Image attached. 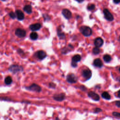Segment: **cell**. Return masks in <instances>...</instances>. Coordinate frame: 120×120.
I'll use <instances>...</instances> for the list:
<instances>
[{
  "mask_svg": "<svg viewBox=\"0 0 120 120\" xmlns=\"http://www.w3.org/2000/svg\"><path fill=\"white\" fill-rule=\"evenodd\" d=\"M100 50L99 48V47L95 46L92 49V52L94 54H95V55L98 54L100 53Z\"/></svg>",
  "mask_w": 120,
  "mask_h": 120,
  "instance_id": "24",
  "label": "cell"
},
{
  "mask_svg": "<svg viewBox=\"0 0 120 120\" xmlns=\"http://www.w3.org/2000/svg\"><path fill=\"white\" fill-rule=\"evenodd\" d=\"M104 44V40L103 39L100 37H98L94 40V44L95 46L98 47H101Z\"/></svg>",
  "mask_w": 120,
  "mask_h": 120,
  "instance_id": "11",
  "label": "cell"
},
{
  "mask_svg": "<svg viewBox=\"0 0 120 120\" xmlns=\"http://www.w3.org/2000/svg\"><path fill=\"white\" fill-rule=\"evenodd\" d=\"M4 82L7 85H10L12 82V78L10 76H7L4 80Z\"/></svg>",
  "mask_w": 120,
  "mask_h": 120,
  "instance_id": "21",
  "label": "cell"
},
{
  "mask_svg": "<svg viewBox=\"0 0 120 120\" xmlns=\"http://www.w3.org/2000/svg\"><path fill=\"white\" fill-rule=\"evenodd\" d=\"M49 87L52 89H55L56 88V84L53 82H50L49 83Z\"/></svg>",
  "mask_w": 120,
  "mask_h": 120,
  "instance_id": "28",
  "label": "cell"
},
{
  "mask_svg": "<svg viewBox=\"0 0 120 120\" xmlns=\"http://www.w3.org/2000/svg\"><path fill=\"white\" fill-rule=\"evenodd\" d=\"M112 114L113 115V116H114L115 117L120 118V112H112Z\"/></svg>",
  "mask_w": 120,
  "mask_h": 120,
  "instance_id": "29",
  "label": "cell"
},
{
  "mask_svg": "<svg viewBox=\"0 0 120 120\" xmlns=\"http://www.w3.org/2000/svg\"><path fill=\"white\" fill-rule=\"evenodd\" d=\"M119 71H120V67L119 68Z\"/></svg>",
  "mask_w": 120,
  "mask_h": 120,
  "instance_id": "37",
  "label": "cell"
},
{
  "mask_svg": "<svg viewBox=\"0 0 120 120\" xmlns=\"http://www.w3.org/2000/svg\"><path fill=\"white\" fill-rule=\"evenodd\" d=\"M82 75L86 80H88L91 78L92 76V73L91 70L89 69H84L82 72Z\"/></svg>",
  "mask_w": 120,
  "mask_h": 120,
  "instance_id": "6",
  "label": "cell"
},
{
  "mask_svg": "<svg viewBox=\"0 0 120 120\" xmlns=\"http://www.w3.org/2000/svg\"><path fill=\"white\" fill-rule=\"evenodd\" d=\"M81 56L79 54L75 55L72 58V62L77 63L78 62H79L81 60Z\"/></svg>",
  "mask_w": 120,
  "mask_h": 120,
  "instance_id": "18",
  "label": "cell"
},
{
  "mask_svg": "<svg viewBox=\"0 0 120 120\" xmlns=\"http://www.w3.org/2000/svg\"><path fill=\"white\" fill-rule=\"evenodd\" d=\"M88 96H89V97H90V98H91V99L96 101H98L100 99L99 96L97 93L94 91H89L88 93Z\"/></svg>",
  "mask_w": 120,
  "mask_h": 120,
  "instance_id": "8",
  "label": "cell"
},
{
  "mask_svg": "<svg viewBox=\"0 0 120 120\" xmlns=\"http://www.w3.org/2000/svg\"><path fill=\"white\" fill-rule=\"evenodd\" d=\"M117 96H118V97L119 98H120V90L118 91Z\"/></svg>",
  "mask_w": 120,
  "mask_h": 120,
  "instance_id": "34",
  "label": "cell"
},
{
  "mask_svg": "<svg viewBox=\"0 0 120 120\" xmlns=\"http://www.w3.org/2000/svg\"><path fill=\"white\" fill-rule=\"evenodd\" d=\"M35 55L38 59L42 60L46 57V53L43 50H38L35 53Z\"/></svg>",
  "mask_w": 120,
  "mask_h": 120,
  "instance_id": "10",
  "label": "cell"
},
{
  "mask_svg": "<svg viewBox=\"0 0 120 120\" xmlns=\"http://www.w3.org/2000/svg\"><path fill=\"white\" fill-rule=\"evenodd\" d=\"M52 98L55 100L57 101H62L65 98V94L63 93L55 94L53 96Z\"/></svg>",
  "mask_w": 120,
  "mask_h": 120,
  "instance_id": "9",
  "label": "cell"
},
{
  "mask_svg": "<svg viewBox=\"0 0 120 120\" xmlns=\"http://www.w3.org/2000/svg\"><path fill=\"white\" fill-rule=\"evenodd\" d=\"M43 18H44L45 21L46 20H49L50 19V17H49V15H48L47 14H44L43 15Z\"/></svg>",
  "mask_w": 120,
  "mask_h": 120,
  "instance_id": "27",
  "label": "cell"
},
{
  "mask_svg": "<svg viewBox=\"0 0 120 120\" xmlns=\"http://www.w3.org/2000/svg\"><path fill=\"white\" fill-rule=\"evenodd\" d=\"M9 15L10 17V18H11L12 19H15V17H16V15L15 13L13 11H11V12H9Z\"/></svg>",
  "mask_w": 120,
  "mask_h": 120,
  "instance_id": "26",
  "label": "cell"
},
{
  "mask_svg": "<svg viewBox=\"0 0 120 120\" xmlns=\"http://www.w3.org/2000/svg\"><path fill=\"white\" fill-rule=\"evenodd\" d=\"M8 71L13 74H16L18 72H22L23 71V68L22 66L16 64L11 65L8 69Z\"/></svg>",
  "mask_w": 120,
  "mask_h": 120,
  "instance_id": "2",
  "label": "cell"
},
{
  "mask_svg": "<svg viewBox=\"0 0 120 120\" xmlns=\"http://www.w3.org/2000/svg\"><path fill=\"white\" fill-rule=\"evenodd\" d=\"M93 65L94 66L98 67V68H101L103 66V62L102 60L99 58L96 59L93 61Z\"/></svg>",
  "mask_w": 120,
  "mask_h": 120,
  "instance_id": "16",
  "label": "cell"
},
{
  "mask_svg": "<svg viewBox=\"0 0 120 120\" xmlns=\"http://www.w3.org/2000/svg\"><path fill=\"white\" fill-rule=\"evenodd\" d=\"M30 37L31 39L33 40H35L38 38V35L35 32H32L30 35Z\"/></svg>",
  "mask_w": 120,
  "mask_h": 120,
  "instance_id": "23",
  "label": "cell"
},
{
  "mask_svg": "<svg viewBox=\"0 0 120 120\" xmlns=\"http://www.w3.org/2000/svg\"><path fill=\"white\" fill-rule=\"evenodd\" d=\"M115 105L117 107L120 108V101H116L115 102Z\"/></svg>",
  "mask_w": 120,
  "mask_h": 120,
  "instance_id": "31",
  "label": "cell"
},
{
  "mask_svg": "<svg viewBox=\"0 0 120 120\" xmlns=\"http://www.w3.org/2000/svg\"><path fill=\"white\" fill-rule=\"evenodd\" d=\"M77 2H79V3H82V2L83 1H84V0H76Z\"/></svg>",
  "mask_w": 120,
  "mask_h": 120,
  "instance_id": "35",
  "label": "cell"
},
{
  "mask_svg": "<svg viewBox=\"0 0 120 120\" xmlns=\"http://www.w3.org/2000/svg\"><path fill=\"white\" fill-rule=\"evenodd\" d=\"M25 89L28 90L35 91V92H39L41 91V87L39 85H38L36 83H32L30 86L26 87Z\"/></svg>",
  "mask_w": 120,
  "mask_h": 120,
  "instance_id": "3",
  "label": "cell"
},
{
  "mask_svg": "<svg viewBox=\"0 0 120 120\" xmlns=\"http://www.w3.org/2000/svg\"><path fill=\"white\" fill-rule=\"evenodd\" d=\"M101 96L103 98L106 99V100H109L111 98L110 95L107 91L103 92L101 94Z\"/></svg>",
  "mask_w": 120,
  "mask_h": 120,
  "instance_id": "20",
  "label": "cell"
},
{
  "mask_svg": "<svg viewBox=\"0 0 120 120\" xmlns=\"http://www.w3.org/2000/svg\"><path fill=\"white\" fill-rule=\"evenodd\" d=\"M73 48V46L70 44H69L68 47H64L61 50V53L63 54H66L67 52H68V51H70V50L71 49Z\"/></svg>",
  "mask_w": 120,
  "mask_h": 120,
  "instance_id": "19",
  "label": "cell"
},
{
  "mask_svg": "<svg viewBox=\"0 0 120 120\" xmlns=\"http://www.w3.org/2000/svg\"><path fill=\"white\" fill-rule=\"evenodd\" d=\"M87 9L88 10H90V11H91V10H93L95 9V4H89L88 6H87Z\"/></svg>",
  "mask_w": 120,
  "mask_h": 120,
  "instance_id": "25",
  "label": "cell"
},
{
  "mask_svg": "<svg viewBox=\"0 0 120 120\" xmlns=\"http://www.w3.org/2000/svg\"><path fill=\"white\" fill-rule=\"evenodd\" d=\"M15 13L16 14L17 19L19 21H22L24 19V15L23 13L21 10H19V9L16 10Z\"/></svg>",
  "mask_w": 120,
  "mask_h": 120,
  "instance_id": "14",
  "label": "cell"
},
{
  "mask_svg": "<svg viewBox=\"0 0 120 120\" xmlns=\"http://www.w3.org/2000/svg\"><path fill=\"white\" fill-rule=\"evenodd\" d=\"M62 14L64 17L67 19H69L72 17V13L68 9H63L62 11Z\"/></svg>",
  "mask_w": 120,
  "mask_h": 120,
  "instance_id": "12",
  "label": "cell"
},
{
  "mask_svg": "<svg viewBox=\"0 0 120 120\" xmlns=\"http://www.w3.org/2000/svg\"><path fill=\"white\" fill-rule=\"evenodd\" d=\"M57 35L60 39H63L65 38V35L64 33L62 32L60 26L57 28Z\"/></svg>",
  "mask_w": 120,
  "mask_h": 120,
  "instance_id": "15",
  "label": "cell"
},
{
  "mask_svg": "<svg viewBox=\"0 0 120 120\" xmlns=\"http://www.w3.org/2000/svg\"><path fill=\"white\" fill-rule=\"evenodd\" d=\"M41 27V25L39 23H35L34 24H32L29 26L30 29L33 31H36L39 30Z\"/></svg>",
  "mask_w": 120,
  "mask_h": 120,
  "instance_id": "13",
  "label": "cell"
},
{
  "mask_svg": "<svg viewBox=\"0 0 120 120\" xmlns=\"http://www.w3.org/2000/svg\"><path fill=\"white\" fill-rule=\"evenodd\" d=\"M15 35L19 38L24 37L26 35L25 30L21 28H17L15 32Z\"/></svg>",
  "mask_w": 120,
  "mask_h": 120,
  "instance_id": "7",
  "label": "cell"
},
{
  "mask_svg": "<svg viewBox=\"0 0 120 120\" xmlns=\"http://www.w3.org/2000/svg\"><path fill=\"white\" fill-rule=\"evenodd\" d=\"M118 40L119 41V42H120V35L119 36V38H118Z\"/></svg>",
  "mask_w": 120,
  "mask_h": 120,
  "instance_id": "36",
  "label": "cell"
},
{
  "mask_svg": "<svg viewBox=\"0 0 120 120\" xmlns=\"http://www.w3.org/2000/svg\"><path fill=\"white\" fill-rule=\"evenodd\" d=\"M2 0V1H6V0Z\"/></svg>",
  "mask_w": 120,
  "mask_h": 120,
  "instance_id": "38",
  "label": "cell"
},
{
  "mask_svg": "<svg viewBox=\"0 0 120 120\" xmlns=\"http://www.w3.org/2000/svg\"><path fill=\"white\" fill-rule=\"evenodd\" d=\"M79 30L80 32L85 37H89L90 36L92 33V31L91 29L87 26H82L79 28Z\"/></svg>",
  "mask_w": 120,
  "mask_h": 120,
  "instance_id": "1",
  "label": "cell"
},
{
  "mask_svg": "<svg viewBox=\"0 0 120 120\" xmlns=\"http://www.w3.org/2000/svg\"><path fill=\"white\" fill-rule=\"evenodd\" d=\"M113 2L115 4H118L120 3V0H113Z\"/></svg>",
  "mask_w": 120,
  "mask_h": 120,
  "instance_id": "33",
  "label": "cell"
},
{
  "mask_svg": "<svg viewBox=\"0 0 120 120\" xmlns=\"http://www.w3.org/2000/svg\"><path fill=\"white\" fill-rule=\"evenodd\" d=\"M23 9L26 13H27L28 14H31L32 12V7L30 5H25L23 7Z\"/></svg>",
  "mask_w": 120,
  "mask_h": 120,
  "instance_id": "17",
  "label": "cell"
},
{
  "mask_svg": "<svg viewBox=\"0 0 120 120\" xmlns=\"http://www.w3.org/2000/svg\"><path fill=\"white\" fill-rule=\"evenodd\" d=\"M102 110L101 108H96L95 109H94V113H98V112H101Z\"/></svg>",
  "mask_w": 120,
  "mask_h": 120,
  "instance_id": "30",
  "label": "cell"
},
{
  "mask_svg": "<svg viewBox=\"0 0 120 120\" xmlns=\"http://www.w3.org/2000/svg\"><path fill=\"white\" fill-rule=\"evenodd\" d=\"M80 89L81 90H85L87 89V88H86L84 86H83V85L81 86V87H80Z\"/></svg>",
  "mask_w": 120,
  "mask_h": 120,
  "instance_id": "32",
  "label": "cell"
},
{
  "mask_svg": "<svg viewBox=\"0 0 120 120\" xmlns=\"http://www.w3.org/2000/svg\"><path fill=\"white\" fill-rule=\"evenodd\" d=\"M67 81L70 83H74L77 82L78 78L74 74L71 73L67 75Z\"/></svg>",
  "mask_w": 120,
  "mask_h": 120,
  "instance_id": "5",
  "label": "cell"
},
{
  "mask_svg": "<svg viewBox=\"0 0 120 120\" xmlns=\"http://www.w3.org/2000/svg\"><path fill=\"white\" fill-rule=\"evenodd\" d=\"M103 60L105 62H109L112 60V57L109 54H106L103 56Z\"/></svg>",
  "mask_w": 120,
  "mask_h": 120,
  "instance_id": "22",
  "label": "cell"
},
{
  "mask_svg": "<svg viewBox=\"0 0 120 120\" xmlns=\"http://www.w3.org/2000/svg\"><path fill=\"white\" fill-rule=\"evenodd\" d=\"M103 14L104 17L106 20L108 21H112L114 20L113 15L107 8H104L103 9Z\"/></svg>",
  "mask_w": 120,
  "mask_h": 120,
  "instance_id": "4",
  "label": "cell"
}]
</instances>
